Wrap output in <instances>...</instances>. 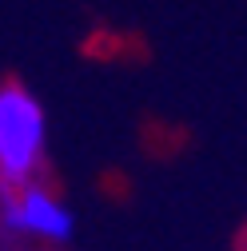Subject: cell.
<instances>
[{"label":"cell","instance_id":"cell-1","mask_svg":"<svg viewBox=\"0 0 247 251\" xmlns=\"http://www.w3.org/2000/svg\"><path fill=\"white\" fill-rule=\"evenodd\" d=\"M48 168V112L20 80H0V192L44 179Z\"/></svg>","mask_w":247,"mask_h":251},{"label":"cell","instance_id":"cell-2","mask_svg":"<svg viewBox=\"0 0 247 251\" xmlns=\"http://www.w3.org/2000/svg\"><path fill=\"white\" fill-rule=\"evenodd\" d=\"M0 231L40 247H68L76 239V211L48 179L0 192Z\"/></svg>","mask_w":247,"mask_h":251},{"label":"cell","instance_id":"cell-3","mask_svg":"<svg viewBox=\"0 0 247 251\" xmlns=\"http://www.w3.org/2000/svg\"><path fill=\"white\" fill-rule=\"evenodd\" d=\"M44 251H60V247H44Z\"/></svg>","mask_w":247,"mask_h":251}]
</instances>
